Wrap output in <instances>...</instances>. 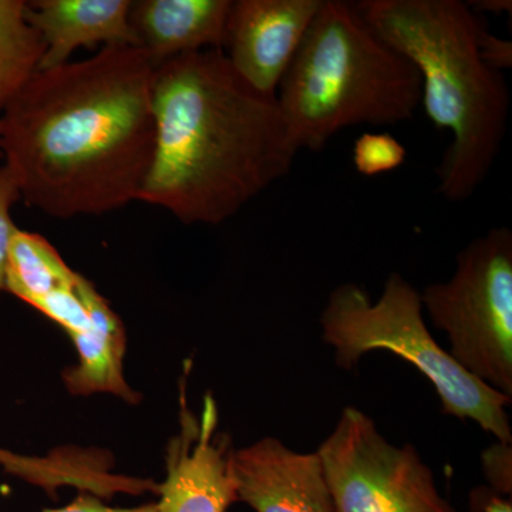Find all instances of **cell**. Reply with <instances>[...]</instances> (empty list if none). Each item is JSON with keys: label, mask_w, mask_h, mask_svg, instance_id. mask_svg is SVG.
<instances>
[{"label": "cell", "mask_w": 512, "mask_h": 512, "mask_svg": "<svg viewBox=\"0 0 512 512\" xmlns=\"http://www.w3.org/2000/svg\"><path fill=\"white\" fill-rule=\"evenodd\" d=\"M25 0H0V116L39 72L45 43L26 19Z\"/></svg>", "instance_id": "16"}, {"label": "cell", "mask_w": 512, "mask_h": 512, "mask_svg": "<svg viewBox=\"0 0 512 512\" xmlns=\"http://www.w3.org/2000/svg\"><path fill=\"white\" fill-rule=\"evenodd\" d=\"M232 0H137L128 20L136 47L154 66L187 53L221 49Z\"/></svg>", "instance_id": "12"}, {"label": "cell", "mask_w": 512, "mask_h": 512, "mask_svg": "<svg viewBox=\"0 0 512 512\" xmlns=\"http://www.w3.org/2000/svg\"><path fill=\"white\" fill-rule=\"evenodd\" d=\"M421 305L470 375L512 397V231L490 229L461 249L456 272L420 293Z\"/></svg>", "instance_id": "6"}, {"label": "cell", "mask_w": 512, "mask_h": 512, "mask_svg": "<svg viewBox=\"0 0 512 512\" xmlns=\"http://www.w3.org/2000/svg\"><path fill=\"white\" fill-rule=\"evenodd\" d=\"M481 466L488 488L501 497L512 495V443L495 441L481 453Z\"/></svg>", "instance_id": "20"}, {"label": "cell", "mask_w": 512, "mask_h": 512, "mask_svg": "<svg viewBox=\"0 0 512 512\" xmlns=\"http://www.w3.org/2000/svg\"><path fill=\"white\" fill-rule=\"evenodd\" d=\"M153 110L156 151L138 201L183 224H224L298 156L275 97L245 83L221 49L158 64Z\"/></svg>", "instance_id": "2"}, {"label": "cell", "mask_w": 512, "mask_h": 512, "mask_svg": "<svg viewBox=\"0 0 512 512\" xmlns=\"http://www.w3.org/2000/svg\"><path fill=\"white\" fill-rule=\"evenodd\" d=\"M406 147L390 133H365L353 146V164L357 173L377 177L402 167Z\"/></svg>", "instance_id": "18"}, {"label": "cell", "mask_w": 512, "mask_h": 512, "mask_svg": "<svg viewBox=\"0 0 512 512\" xmlns=\"http://www.w3.org/2000/svg\"><path fill=\"white\" fill-rule=\"evenodd\" d=\"M478 49L485 63L491 69L504 73V70L511 69L512 66V43L510 40L501 39L494 36L488 30L487 25L481 29L478 36Z\"/></svg>", "instance_id": "21"}, {"label": "cell", "mask_w": 512, "mask_h": 512, "mask_svg": "<svg viewBox=\"0 0 512 512\" xmlns=\"http://www.w3.org/2000/svg\"><path fill=\"white\" fill-rule=\"evenodd\" d=\"M130 0H35L26 6V19L43 43L40 70L69 62L79 47L134 46L128 12Z\"/></svg>", "instance_id": "11"}, {"label": "cell", "mask_w": 512, "mask_h": 512, "mask_svg": "<svg viewBox=\"0 0 512 512\" xmlns=\"http://www.w3.org/2000/svg\"><path fill=\"white\" fill-rule=\"evenodd\" d=\"M320 329L340 369H355L375 350L394 353L433 384L444 414L476 421L498 441L512 443L507 413L512 397L470 375L441 348L427 328L420 292L397 272L389 275L377 301L360 285L333 289L320 315Z\"/></svg>", "instance_id": "5"}, {"label": "cell", "mask_w": 512, "mask_h": 512, "mask_svg": "<svg viewBox=\"0 0 512 512\" xmlns=\"http://www.w3.org/2000/svg\"><path fill=\"white\" fill-rule=\"evenodd\" d=\"M154 69L124 45L37 72L0 116L20 200L60 220L138 201L156 151Z\"/></svg>", "instance_id": "1"}, {"label": "cell", "mask_w": 512, "mask_h": 512, "mask_svg": "<svg viewBox=\"0 0 512 512\" xmlns=\"http://www.w3.org/2000/svg\"><path fill=\"white\" fill-rule=\"evenodd\" d=\"M19 200L20 191L15 177L5 164L0 165V292H5V274L10 242L18 229L12 220L10 211Z\"/></svg>", "instance_id": "19"}, {"label": "cell", "mask_w": 512, "mask_h": 512, "mask_svg": "<svg viewBox=\"0 0 512 512\" xmlns=\"http://www.w3.org/2000/svg\"><path fill=\"white\" fill-rule=\"evenodd\" d=\"M0 468L52 497L62 488L72 487L110 500L128 487L124 474L113 473L109 454L93 448L64 447L47 456H25L0 447Z\"/></svg>", "instance_id": "14"}, {"label": "cell", "mask_w": 512, "mask_h": 512, "mask_svg": "<svg viewBox=\"0 0 512 512\" xmlns=\"http://www.w3.org/2000/svg\"><path fill=\"white\" fill-rule=\"evenodd\" d=\"M474 12L480 15L481 12L497 13V15H504L508 13L511 15L512 3L511 0H478V2L468 3Z\"/></svg>", "instance_id": "24"}, {"label": "cell", "mask_w": 512, "mask_h": 512, "mask_svg": "<svg viewBox=\"0 0 512 512\" xmlns=\"http://www.w3.org/2000/svg\"><path fill=\"white\" fill-rule=\"evenodd\" d=\"M43 512H157V505L154 501V503L141 504L137 507H111L103 498L89 493H79L72 503Z\"/></svg>", "instance_id": "22"}, {"label": "cell", "mask_w": 512, "mask_h": 512, "mask_svg": "<svg viewBox=\"0 0 512 512\" xmlns=\"http://www.w3.org/2000/svg\"><path fill=\"white\" fill-rule=\"evenodd\" d=\"M316 453L335 512H457L416 447L389 443L356 407L342 410Z\"/></svg>", "instance_id": "7"}, {"label": "cell", "mask_w": 512, "mask_h": 512, "mask_svg": "<svg viewBox=\"0 0 512 512\" xmlns=\"http://www.w3.org/2000/svg\"><path fill=\"white\" fill-rule=\"evenodd\" d=\"M322 0H232L222 47L256 92L275 97Z\"/></svg>", "instance_id": "9"}, {"label": "cell", "mask_w": 512, "mask_h": 512, "mask_svg": "<svg viewBox=\"0 0 512 512\" xmlns=\"http://www.w3.org/2000/svg\"><path fill=\"white\" fill-rule=\"evenodd\" d=\"M275 99L296 151H320L343 128L412 120L421 77L355 3L322 0Z\"/></svg>", "instance_id": "4"}, {"label": "cell", "mask_w": 512, "mask_h": 512, "mask_svg": "<svg viewBox=\"0 0 512 512\" xmlns=\"http://www.w3.org/2000/svg\"><path fill=\"white\" fill-rule=\"evenodd\" d=\"M94 289L92 282L77 275L72 285L50 293L37 303L35 309L62 326L69 336L86 332L92 326L90 295Z\"/></svg>", "instance_id": "17"}, {"label": "cell", "mask_w": 512, "mask_h": 512, "mask_svg": "<svg viewBox=\"0 0 512 512\" xmlns=\"http://www.w3.org/2000/svg\"><path fill=\"white\" fill-rule=\"evenodd\" d=\"M92 326L86 332L72 335L79 363L64 370L62 379L73 396L107 393L128 403L140 402V393L124 379L123 357L126 352V330L109 302L94 289L90 295Z\"/></svg>", "instance_id": "13"}, {"label": "cell", "mask_w": 512, "mask_h": 512, "mask_svg": "<svg viewBox=\"0 0 512 512\" xmlns=\"http://www.w3.org/2000/svg\"><path fill=\"white\" fill-rule=\"evenodd\" d=\"M238 501L255 512H335L316 451L298 453L265 437L235 451Z\"/></svg>", "instance_id": "10"}, {"label": "cell", "mask_w": 512, "mask_h": 512, "mask_svg": "<svg viewBox=\"0 0 512 512\" xmlns=\"http://www.w3.org/2000/svg\"><path fill=\"white\" fill-rule=\"evenodd\" d=\"M471 507L481 512H512V500L481 487L471 493Z\"/></svg>", "instance_id": "23"}, {"label": "cell", "mask_w": 512, "mask_h": 512, "mask_svg": "<svg viewBox=\"0 0 512 512\" xmlns=\"http://www.w3.org/2000/svg\"><path fill=\"white\" fill-rule=\"evenodd\" d=\"M220 414L211 393L200 414L181 393L180 431L165 448V478L157 484V512H227L238 503L235 447L218 431Z\"/></svg>", "instance_id": "8"}, {"label": "cell", "mask_w": 512, "mask_h": 512, "mask_svg": "<svg viewBox=\"0 0 512 512\" xmlns=\"http://www.w3.org/2000/svg\"><path fill=\"white\" fill-rule=\"evenodd\" d=\"M77 275L46 238L16 229L6 264L5 292L35 308L50 293L72 285Z\"/></svg>", "instance_id": "15"}, {"label": "cell", "mask_w": 512, "mask_h": 512, "mask_svg": "<svg viewBox=\"0 0 512 512\" xmlns=\"http://www.w3.org/2000/svg\"><path fill=\"white\" fill-rule=\"evenodd\" d=\"M367 25L414 64L421 104L434 126L453 134L436 170L446 201L470 200L487 180L503 147L511 97L504 73L478 49L485 25L463 0H363Z\"/></svg>", "instance_id": "3"}]
</instances>
